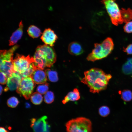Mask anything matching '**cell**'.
<instances>
[{
  "mask_svg": "<svg viewBox=\"0 0 132 132\" xmlns=\"http://www.w3.org/2000/svg\"><path fill=\"white\" fill-rule=\"evenodd\" d=\"M84 75L81 82L87 85L90 92L93 93L106 89L112 77L110 74H106L101 69L97 68L85 71Z\"/></svg>",
  "mask_w": 132,
  "mask_h": 132,
  "instance_id": "1",
  "label": "cell"
},
{
  "mask_svg": "<svg viewBox=\"0 0 132 132\" xmlns=\"http://www.w3.org/2000/svg\"><path fill=\"white\" fill-rule=\"evenodd\" d=\"M33 57L35 69L43 70L51 67L56 61V56L53 48L45 44L37 47Z\"/></svg>",
  "mask_w": 132,
  "mask_h": 132,
  "instance_id": "2",
  "label": "cell"
},
{
  "mask_svg": "<svg viewBox=\"0 0 132 132\" xmlns=\"http://www.w3.org/2000/svg\"><path fill=\"white\" fill-rule=\"evenodd\" d=\"M114 44L112 39L108 37L101 43L94 44V48L87 58L88 61L94 62L106 57L113 50Z\"/></svg>",
  "mask_w": 132,
  "mask_h": 132,
  "instance_id": "3",
  "label": "cell"
},
{
  "mask_svg": "<svg viewBox=\"0 0 132 132\" xmlns=\"http://www.w3.org/2000/svg\"><path fill=\"white\" fill-rule=\"evenodd\" d=\"M16 45L8 50L0 51V71L5 73L7 78L12 74L16 72L14 70L13 65V53L19 47Z\"/></svg>",
  "mask_w": 132,
  "mask_h": 132,
  "instance_id": "4",
  "label": "cell"
},
{
  "mask_svg": "<svg viewBox=\"0 0 132 132\" xmlns=\"http://www.w3.org/2000/svg\"><path fill=\"white\" fill-rule=\"evenodd\" d=\"M67 132H92V123L88 119L80 117L71 119L66 125Z\"/></svg>",
  "mask_w": 132,
  "mask_h": 132,
  "instance_id": "5",
  "label": "cell"
},
{
  "mask_svg": "<svg viewBox=\"0 0 132 132\" xmlns=\"http://www.w3.org/2000/svg\"><path fill=\"white\" fill-rule=\"evenodd\" d=\"M116 0H101L104 5L112 23L116 26L123 23L121 16L120 10Z\"/></svg>",
  "mask_w": 132,
  "mask_h": 132,
  "instance_id": "6",
  "label": "cell"
},
{
  "mask_svg": "<svg viewBox=\"0 0 132 132\" xmlns=\"http://www.w3.org/2000/svg\"><path fill=\"white\" fill-rule=\"evenodd\" d=\"M33 57L29 55L27 56L18 54L13 60L14 70L19 74H22L33 65Z\"/></svg>",
  "mask_w": 132,
  "mask_h": 132,
  "instance_id": "7",
  "label": "cell"
},
{
  "mask_svg": "<svg viewBox=\"0 0 132 132\" xmlns=\"http://www.w3.org/2000/svg\"><path fill=\"white\" fill-rule=\"evenodd\" d=\"M35 86V83L30 77L22 78L16 92L26 99L31 97Z\"/></svg>",
  "mask_w": 132,
  "mask_h": 132,
  "instance_id": "8",
  "label": "cell"
},
{
  "mask_svg": "<svg viewBox=\"0 0 132 132\" xmlns=\"http://www.w3.org/2000/svg\"><path fill=\"white\" fill-rule=\"evenodd\" d=\"M47 119V117L44 116L37 119L33 118L31 120V126L34 132H50V126Z\"/></svg>",
  "mask_w": 132,
  "mask_h": 132,
  "instance_id": "9",
  "label": "cell"
},
{
  "mask_svg": "<svg viewBox=\"0 0 132 132\" xmlns=\"http://www.w3.org/2000/svg\"><path fill=\"white\" fill-rule=\"evenodd\" d=\"M22 78L20 75L17 72L12 73L7 78V86L5 88L4 91L8 90L12 91L16 90L20 85Z\"/></svg>",
  "mask_w": 132,
  "mask_h": 132,
  "instance_id": "10",
  "label": "cell"
},
{
  "mask_svg": "<svg viewBox=\"0 0 132 132\" xmlns=\"http://www.w3.org/2000/svg\"><path fill=\"white\" fill-rule=\"evenodd\" d=\"M58 38L54 31L48 28L45 29L42 35L41 39L45 44L53 46Z\"/></svg>",
  "mask_w": 132,
  "mask_h": 132,
  "instance_id": "11",
  "label": "cell"
},
{
  "mask_svg": "<svg viewBox=\"0 0 132 132\" xmlns=\"http://www.w3.org/2000/svg\"><path fill=\"white\" fill-rule=\"evenodd\" d=\"M30 77L34 82L37 84L44 83L47 80L46 75L42 69H35Z\"/></svg>",
  "mask_w": 132,
  "mask_h": 132,
  "instance_id": "12",
  "label": "cell"
},
{
  "mask_svg": "<svg viewBox=\"0 0 132 132\" xmlns=\"http://www.w3.org/2000/svg\"><path fill=\"white\" fill-rule=\"evenodd\" d=\"M23 25L22 21L19 23V27L12 34L9 40V45H13L15 44L21 38L23 33Z\"/></svg>",
  "mask_w": 132,
  "mask_h": 132,
  "instance_id": "13",
  "label": "cell"
},
{
  "mask_svg": "<svg viewBox=\"0 0 132 132\" xmlns=\"http://www.w3.org/2000/svg\"><path fill=\"white\" fill-rule=\"evenodd\" d=\"M68 50L69 53L74 55H79L82 54L83 52L81 45L75 42H72L69 44Z\"/></svg>",
  "mask_w": 132,
  "mask_h": 132,
  "instance_id": "14",
  "label": "cell"
},
{
  "mask_svg": "<svg viewBox=\"0 0 132 132\" xmlns=\"http://www.w3.org/2000/svg\"><path fill=\"white\" fill-rule=\"evenodd\" d=\"M80 98L78 89L74 88L72 91L68 93L62 101V103L65 104L69 101H74L79 100Z\"/></svg>",
  "mask_w": 132,
  "mask_h": 132,
  "instance_id": "15",
  "label": "cell"
},
{
  "mask_svg": "<svg viewBox=\"0 0 132 132\" xmlns=\"http://www.w3.org/2000/svg\"><path fill=\"white\" fill-rule=\"evenodd\" d=\"M120 12L123 22L126 23L132 20V10L130 8L127 9L122 8Z\"/></svg>",
  "mask_w": 132,
  "mask_h": 132,
  "instance_id": "16",
  "label": "cell"
},
{
  "mask_svg": "<svg viewBox=\"0 0 132 132\" xmlns=\"http://www.w3.org/2000/svg\"><path fill=\"white\" fill-rule=\"evenodd\" d=\"M123 73L126 75L132 74V57L127 58L122 67Z\"/></svg>",
  "mask_w": 132,
  "mask_h": 132,
  "instance_id": "17",
  "label": "cell"
},
{
  "mask_svg": "<svg viewBox=\"0 0 132 132\" xmlns=\"http://www.w3.org/2000/svg\"><path fill=\"white\" fill-rule=\"evenodd\" d=\"M27 32L29 35L33 38L38 37L41 33L40 29L34 25L30 26Z\"/></svg>",
  "mask_w": 132,
  "mask_h": 132,
  "instance_id": "18",
  "label": "cell"
},
{
  "mask_svg": "<svg viewBox=\"0 0 132 132\" xmlns=\"http://www.w3.org/2000/svg\"><path fill=\"white\" fill-rule=\"evenodd\" d=\"M45 73L49 80L52 82H56L58 80V74L55 71L51 70L50 69L45 70Z\"/></svg>",
  "mask_w": 132,
  "mask_h": 132,
  "instance_id": "19",
  "label": "cell"
},
{
  "mask_svg": "<svg viewBox=\"0 0 132 132\" xmlns=\"http://www.w3.org/2000/svg\"><path fill=\"white\" fill-rule=\"evenodd\" d=\"M43 98L41 94L38 92H34L31 96L32 102L35 105H39L42 102Z\"/></svg>",
  "mask_w": 132,
  "mask_h": 132,
  "instance_id": "20",
  "label": "cell"
},
{
  "mask_svg": "<svg viewBox=\"0 0 132 132\" xmlns=\"http://www.w3.org/2000/svg\"><path fill=\"white\" fill-rule=\"evenodd\" d=\"M121 98L125 101H129L132 99V92L129 90H123L122 92Z\"/></svg>",
  "mask_w": 132,
  "mask_h": 132,
  "instance_id": "21",
  "label": "cell"
},
{
  "mask_svg": "<svg viewBox=\"0 0 132 132\" xmlns=\"http://www.w3.org/2000/svg\"><path fill=\"white\" fill-rule=\"evenodd\" d=\"M54 96L53 93L51 91H47L44 96V100L47 104H50L54 101Z\"/></svg>",
  "mask_w": 132,
  "mask_h": 132,
  "instance_id": "22",
  "label": "cell"
},
{
  "mask_svg": "<svg viewBox=\"0 0 132 132\" xmlns=\"http://www.w3.org/2000/svg\"><path fill=\"white\" fill-rule=\"evenodd\" d=\"M48 84L46 82L43 84L38 86L37 88V92L41 94H45L48 89Z\"/></svg>",
  "mask_w": 132,
  "mask_h": 132,
  "instance_id": "23",
  "label": "cell"
},
{
  "mask_svg": "<svg viewBox=\"0 0 132 132\" xmlns=\"http://www.w3.org/2000/svg\"><path fill=\"white\" fill-rule=\"evenodd\" d=\"M19 103L18 99L14 97H11L7 100V104L9 107L15 108L17 106Z\"/></svg>",
  "mask_w": 132,
  "mask_h": 132,
  "instance_id": "24",
  "label": "cell"
},
{
  "mask_svg": "<svg viewBox=\"0 0 132 132\" xmlns=\"http://www.w3.org/2000/svg\"><path fill=\"white\" fill-rule=\"evenodd\" d=\"M99 112L100 116L103 117H105L109 114L110 110L108 107L103 106L99 108Z\"/></svg>",
  "mask_w": 132,
  "mask_h": 132,
  "instance_id": "25",
  "label": "cell"
},
{
  "mask_svg": "<svg viewBox=\"0 0 132 132\" xmlns=\"http://www.w3.org/2000/svg\"><path fill=\"white\" fill-rule=\"evenodd\" d=\"M124 31L127 33H132V21H129L126 23L123 27Z\"/></svg>",
  "mask_w": 132,
  "mask_h": 132,
  "instance_id": "26",
  "label": "cell"
},
{
  "mask_svg": "<svg viewBox=\"0 0 132 132\" xmlns=\"http://www.w3.org/2000/svg\"><path fill=\"white\" fill-rule=\"evenodd\" d=\"M0 84L2 85L7 83V77L6 75L3 72L0 71Z\"/></svg>",
  "mask_w": 132,
  "mask_h": 132,
  "instance_id": "27",
  "label": "cell"
},
{
  "mask_svg": "<svg viewBox=\"0 0 132 132\" xmlns=\"http://www.w3.org/2000/svg\"><path fill=\"white\" fill-rule=\"evenodd\" d=\"M123 51L127 55H132V44H129L125 48L123 47Z\"/></svg>",
  "mask_w": 132,
  "mask_h": 132,
  "instance_id": "28",
  "label": "cell"
},
{
  "mask_svg": "<svg viewBox=\"0 0 132 132\" xmlns=\"http://www.w3.org/2000/svg\"><path fill=\"white\" fill-rule=\"evenodd\" d=\"M0 132H9L4 127H0Z\"/></svg>",
  "mask_w": 132,
  "mask_h": 132,
  "instance_id": "29",
  "label": "cell"
},
{
  "mask_svg": "<svg viewBox=\"0 0 132 132\" xmlns=\"http://www.w3.org/2000/svg\"><path fill=\"white\" fill-rule=\"evenodd\" d=\"M0 95H1V94L2 91V88L1 85H0Z\"/></svg>",
  "mask_w": 132,
  "mask_h": 132,
  "instance_id": "30",
  "label": "cell"
}]
</instances>
